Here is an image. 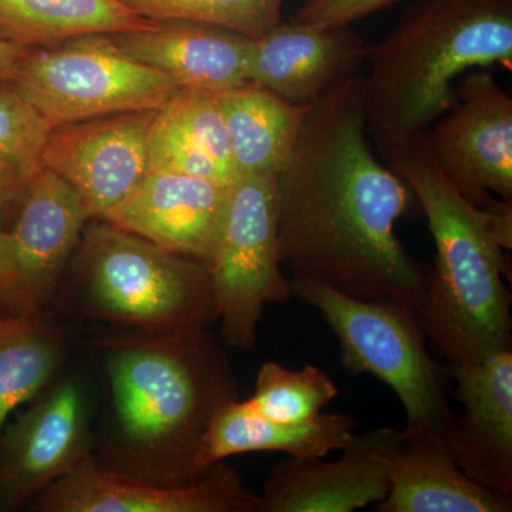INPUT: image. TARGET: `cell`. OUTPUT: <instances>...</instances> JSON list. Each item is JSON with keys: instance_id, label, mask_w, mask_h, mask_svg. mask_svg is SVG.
Segmentation results:
<instances>
[{"instance_id": "obj_4", "label": "cell", "mask_w": 512, "mask_h": 512, "mask_svg": "<svg viewBox=\"0 0 512 512\" xmlns=\"http://www.w3.org/2000/svg\"><path fill=\"white\" fill-rule=\"evenodd\" d=\"M365 121L382 158L426 133L474 69L512 67V0H417L382 42L366 46Z\"/></svg>"}, {"instance_id": "obj_30", "label": "cell", "mask_w": 512, "mask_h": 512, "mask_svg": "<svg viewBox=\"0 0 512 512\" xmlns=\"http://www.w3.org/2000/svg\"><path fill=\"white\" fill-rule=\"evenodd\" d=\"M10 268L9 234L0 224V281L8 275Z\"/></svg>"}, {"instance_id": "obj_26", "label": "cell", "mask_w": 512, "mask_h": 512, "mask_svg": "<svg viewBox=\"0 0 512 512\" xmlns=\"http://www.w3.org/2000/svg\"><path fill=\"white\" fill-rule=\"evenodd\" d=\"M338 394L336 384L318 366L291 370L266 362L259 367L254 394L244 403L266 419L298 423L318 416Z\"/></svg>"}, {"instance_id": "obj_31", "label": "cell", "mask_w": 512, "mask_h": 512, "mask_svg": "<svg viewBox=\"0 0 512 512\" xmlns=\"http://www.w3.org/2000/svg\"><path fill=\"white\" fill-rule=\"evenodd\" d=\"M5 313H8V311H6L5 305H3L2 298H0V318H2V316L5 315Z\"/></svg>"}, {"instance_id": "obj_22", "label": "cell", "mask_w": 512, "mask_h": 512, "mask_svg": "<svg viewBox=\"0 0 512 512\" xmlns=\"http://www.w3.org/2000/svg\"><path fill=\"white\" fill-rule=\"evenodd\" d=\"M217 100L239 177L278 173L309 106L289 103L249 82L217 94Z\"/></svg>"}, {"instance_id": "obj_11", "label": "cell", "mask_w": 512, "mask_h": 512, "mask_svg": "<svg viewBox=\"0 0 512 512\" xmlns=\"http://www.w3.org/2000/svg\"><path fill=\"white\" fill-rule=\"evenodd\" d=\"M8 231L10 268L0 281L9 313H37L55 299L64 269L92 221L72 185L45 170L30 185Z\"/></svg>"}, {"instance_id": "obj_24", "label": "cell", "mask_w": 512, "mask_h": 512, "mask_svg": "<svg viewBox=\"0 0 512 512\" xmlns=\"http://www.w3.org/2000/svg\"><path fill=\"white\" fill-rule=\"evenodd\" d=\"M66 335L43 312L0 318V434L20 404L30 402L59 376Z\"/></svg>"}, {"instance_id": "obj_7", "label": "cell", "mask_w": 512, "mask_h": 512, "mask_svg": "<svg viewBox=\"0 0 512 512\" xmlns=\"http://www.w3.org/2000/svg\"><path fill=\"white\" fill-rule=\"evenodd\" d=\"M8 83L52 128L127 111L160 110L183 87L170 74L127 55L106 33L29 47Z\"/></svg>"}, {"instance_id": "obj_17", "label": "cell", "mask_w": 512, "mask_h": 512, "mask_svg": "<svg viewBox=\"0 0 512 512\" xmlns=\"http://www.w3.org/2000/svg\"><path fill=\"white\" fill-rule=\"evenodd\" d=\"M366 43L350 26L315 28L279 23L252 39L248 82L276 96L311 106L330 89L362 73Z\"/></svg>"}, {"instance_id": "obj_21", "label": "cell", "mask_w": 512, "mask_h": 512, "mask_svg": "<svg viewBox=\"0 0 512 512\" xmlns=\"http://www.w3.org/2000/svg\"><path fill=\"white\" fill-rule=\"evenodd\" d=\"M352 414L320 413L311 420L281 423L252 412L244 402L222 406L202 437L198 468L201 473L218 461L238 454L275 451L296 458H325L342 450L355 436Z\"/></svg>"}, {"instance_id": "obj_15", "label": "cell", "mask_w": 512, "mask_h": 512, "mask_svg": "<svg viewBox=\"0 0 512 512\" xmlns=\"http://www.w3.org/2000/svg\"><path fill=\"white\" fill-rule=\"evenodd\" d=\"M443 369L464 407L443 434L451 456L471 480L512 497V349Z\"/></svg>"}, {"instance_id": "obj_23", "label": "cell", "mask_w": 512, "mask_h": 512, "mask_svg": "<svg viewBox=\"0 0 512 512\" xmlns=\"http://www.w3.org/2000/svg\"><path fill=\"white\" fill-rule=\"evenodd\" d=\"M119 0H0V37L25 47H50L92 33L154 26Z\"/></svg>"}, {"instance_id": "obj_10", "label": "cell", "mask_w": 512, "mask_h": 512, "mask_svg": "<svg viewBox=\"0 0 512 512\" xmlns=\"http://www.w3.org/2000/svg\"><path fill=\"white\" fill-rule=\"evenodd\" d=\"M441 173L468 202L488 210L512 200V99L488 69L461 77L456 101L427 131Z\"/></svg>"}, {"instance_id": "obj_27", "label": "cell", "mask_w": 512, "mask_h": 512, "mask_svg": "<svg viewBox=\"0 0 512 512\" xmlns=\"http://www.w3.org/2000/svg\"><path fill=\"white\" fill-rule=\"evenodd\" d=\"M143 18L191 20L259 39L282 22L284 0H119Z\"/></svg>"}, {"instance_id": "obj_8", "label": "cell", "mask_w": 512, "mask_h": 512, "mask_svg": "<svg viewBox=\"0 0 512 512\" xmlns=\"http://www.w3.org/2000/svg\"><path fill=\"white\" fill-rule=\"evenodd\" d=\"M281 265L275 174L242 175L229 187L208 264L215 320L229 348H254L265 306L293 298Z\"/></svg>"}, {"instance_id": "obj_19", "label": "cell", "mask_w": 512, "mask_h": 512, "mask_svg": "<svg viewBox=\"0 0 512 512\" xmlns=\"http://www.w3.org/2000/svg\"><path fill=\"white\" fill-rule=\"evenodd\" d=\"M390 464L389 491L376 512H510L511 495L463 473L441 433L404 427Z\"/></svg>"}, {"instance_id": "obj_3", "label": "cell", "mask_w": 512, "mask_h": 512, "mask_svg": "<svg viewBox=\"0 0 512 512\" xmlns=\"http://www.w3.org/2000/svg\"><path fill=\"white\" fill-rule=\"evenodd\" d=\"M413 191L436 247L416 311L424 336L448 363H474L511 349V295L505 249L512 200L481 210L441 173L429 137L417 134L383 158Z\"/></svg>"}, {"instance_id": "obj_2", "label": "cell", "mask_w": 512, "mask_h": 512, "mask_svg": "<svg viewBox=\"0 0 512 512\" xmlns=\"http://www.w3.org/2000/svg\"><path fill=\"white\" fill-rule=\"evenodd\" d=\"M99 350L104 403L96 463L144 483L197 480L207 471L198 456L208 424L239 400L220 342L208 328L124 329L101 339Z\"/></svg>"}, {"instance_id": "obj_9", "label": "cell", "mask_w": 512, "mask_h": 512, "mask_svg": "<svg viewBox=\"0 0 512 512\" xmlns=\"http://www.w3.org/2000/svg\"><path fill=\"white\" fill-rule=\"evenodd\" d=\"M94 394L82 373L57 376L0 434V510H18L93 456Z\"/></svg>"}, {"instance_id": "obj_14", "label": "cell", "mask_w": 512, "mask_h": 512, "mask_svg": "<svg viewBox=\"0 0 512 512\" xmlns=\"http://www.w3.org/2000/svg\"><path fill=\"white\" fill-rule=\"evenodd\" d=\"M402 431L377 427L355 434L336 461L289 457L269 474L259 512H352L389 491L390 464Z\"/></svg>"}, {"instance_id": "obj_20", "label": "cell", "mask_w": 512, "mask_h": 512, "mask_svg": "<svg viewBox=\"0 0 512 512\" xmlns=\"http://www.w3.org/2000/svg\"><path fill=\"white\" fill-rule=\"evenodd\" d=\"M148 171H168L222 185L238 180L217 94L181 87L156 111L148 134Z\"/></svg>"}, {"instance_id": "obj_5", "label": "cell", "mask_w": 512, "mask_h": 512, "mask_svg": "<svg viewBox=\"0 0 512 512\" xmlns=\"http://www.w3.org/2000/svg\"><path fill=\"white\" fill-rule=\"evenodd\" d=\"M99 220L80 238L73 274L55 298L82 318L124 329L185 330L215 322L210 266Z\"/></svg>"}, {"instance_id": "obj_29", "label": "cell", "mask_w": 512, "mask_h": 512, "mask_svg": "<svg viewBox=\"0 0 512 512\" xmlns=\"http://www.w3.org/2000/svg\"><path fill=\"white\" fill-rule=\"evenodd\" d=\"M28 49L29 47L16 45L0 37V84L9 82L16 64Z\"/></svg>"}, {"instance_id": "obj_12", "label": "cell", "mask_w": 512, "mask_h": 512, "mask_svg": "<svg viewBox=\"0 0 512 512\" xmlns=\"http://www.w3.org/2000/svg\"><path fill=\"white\" fill-rule=\"evenodd\" d=\"M30 507L37 512H259V495L225 460L191 483L161 485L120 476L90 456Z\"/></svg>"}, {"instance_id": "obj_13", "label": "cell", "mask_w": 512, "mask_h": 512, "mask_svg": "<svg viewBox=\"0 0 512 512\" xmlns=\"http://www.w3.org/2000/svg\"><path fill=\"white\" fill-rule=\"evenodd\" d=\"M156 111L110 114L50 130L43 164L72 185L92 220L120 204L148 174Z\"/></svg>"}, {"instance_id": "obj_28", "label": "cell", "mask_w": 512, "mask_h": 512, "mask_svg": "<svg viewBox=\"0 0 512 512\" xmlns=\"http://www.w3.org/2000/svg\"><path fill=\"white\" fill-rule=\"evenodd\" d=\"M397 0H306L291 19L298 25L340 28L392 6Z\"/></svg>"}, {"instance_id": "obj_18", "label": "cell", "mask_w": 512, "mask_h": 512, "mask_svg": "<svg viewBox=\"0 0 512 512\" xmlns=\"http://www.w3.org/2000/svg\"><path fill=\"white\" fill-rule=\"evenodd\" d=\"M111 37L127 55L170 74L187 89L220 94L248 83L252 39L234 30L170 19Z\"/></svg>"}, {"instance_id": "obj_16", "label": "cell", "mask_w": 512, "mask_h": 512, "mask_svg": "<svg viewBox=\"0 0 512 512\" xmlns=\"http://www.w3.org/2000/svg\"><path fill=\"white\" fill-rule=\"evenodd\" d=\"M229 187L191 175L148 171L101 220L175 254L210 264Z\"/></svg>"}, {"instance_id": "obj_6", "label": "cell", "mask_w": 512, "mask_h": 512, "mask_svg": "<svg viewBox=\"0 0 512 512\" xmlns=\"http://www.w3.org/2000/svg\"><path fill=\"white\" fill-rule=\"evenodd\" d=\"M293 298L320 313L352 375L369 373L399 397L406 427L444 434L454 419L443 365L430 356L416 313L396 302L362 301L309 279L292 278Z\"/></svg>"}, {"instance_id": "obj_25", "label": "cell", "mask_w": 512, "mask_h": 512, "mask_svg": "<svg viewBox=\"0 0 512 512\" xmlns=\"http://www.w3.org/2000/svg\"><path fill=\"white\" fill-rule=\"evenodd\" d=\"M50 130L13 84H0V218L16 214L30 185L46 170Z\"/></svg>"}, {"instance_id": "obj_1", "label": "cell", "mask_w": 512, "mask_h": 512, "mask_svg": "<svg viewBox=\"0 0 512 512\" xmlns=\"http://www.w3.org/2000/svg\"><path fill=\"white\" fill-rule=\"evenodd\" d=\"M413 200L367 136L363 73L350 77L309 106L275 174L281 262L293 278L416 313L427 268L396 234Z\"/></svg>"}]
</instances>
